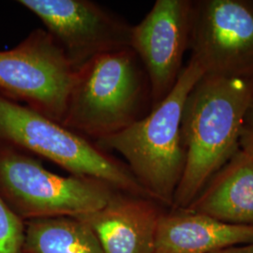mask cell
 Returning <instances> with one entry per match:
<instances>
[{"mask_svg": "<svg viewBox=\"0 0 253 253\" xmlns=\"http://www.w3.org/2000/svg\"><path fill=\"white\" fill-rule=\"evenodd\" d=\"M253 102L252 80L204 75L193 86L181 121L186 165L170 209L188 208L240 149Z\"/></svg>", "mask_w": 253, "mask_h": 253, "instance_id": "6da1fadb", "label": "cell"}, {"mask_svg": "<svg viewBox=\"0 0 253 253\" xmlns=\"http://www.w3.org/2000/svg\"><path fill=\"white\" fill-rule=\"evenodd\" d=\"M151 108L145 69L126 47L99 54L75 71L62 125L96 142L145 118Z\"/></svg>", "mask_w": 253, "mask_h": 253, "instance_id": "7a4b0ae2", "label": "cell"}, {"mask_svg": "<svg viewBox=\"0 0 253 253\" xmlns=\"http://www.w3.org/2000/svg\"><path fill=\"white\" fill-rule=\"evenodd\" d=\"M204 72L190 58L172 91L132 125L95 143L100 150L120 154L136 179L155 201L172 208L185 165L181 121L186 100Z\"/></svg>", "mask_w": 253, "mask_h": 253, "instance_id": "3957f363", "label": "cell"}, {"mask_svg": "<svg viewBox=\"0 0 253 253\" xmlns=\"http://www.w3.org/2000/svg\"><path fill=\"white\" fill-rule=\"evenodd\" d=\"M0 143L46 159L73 175L96 178L119 191L154 200L124 162L61 123L2 95Z\"/></svg>", "mask_w": 253, "mask_h": 253, "instance_id": "277c9868", "label": "cell"}, {"mask_svg": "<svg viewBox=\"0 0 253 253\" xmlns=\"http://www.w3.org/2000/svg\"><path fill=\"white\" fill-rule=\"evenodd\" d=\"M117 190L96 178L50 172L35 156L0 143V195L25 222L88 214Z\"/></svg>", "mask_w": 253, "mask_h": 253, "instance_id": "5b68a950", "label": "cell"}, {"mask_svg": "<svg viewBox=\"0 0 253 253\" xmlns=\"http://www.w3.org/2000/svg\"><path fill=\"white\" fill-rule=\"evenodd\" d=\"M75 70L45 29L0 51V95L62 124Z\"/></svg>", "mask_w": 253, "mask_h": 253, "instance_id": "8992f818", "label": "cell"}, {"mask_svg": "<svg viewBox=\"0 0 253 253\" xmlns=\"http://www.w3.org/2000/svg\"><path fill=\"white\" fill-rule=\"evenodd\" d=\"M190 50L205 75L253 81V0H194Z\"/></svg>", "mask_w": 253, "mask_h": 253, "instance_id": "52a82bcc", "label": "cell"}, {"mask_svg": "<svg viewBox=\"0 0 253 253\" xmlns=\"http://www.w3.org/2000/svg\"><path fill=\"white\" fill-rule=\"evenodd\" d=\"M59 46L76 71L99 54L129 47L127 22L90 0H19Z\"/></svg>", "mask_w": 253, "mask_h": 253, "instance_id": "ba28073f", "label": "cell"}, {"mask_svg": "<svg viewBox=\"0 0 253 253\" xmlns=\"http://www.w3.org/2000/svg\"><path fill=\"white\" fill-rule=\"evenodd\" d=\"M193 10L194 0H157L145 18L131 27L129 47L147 75L152 108L172 91L182 73Z\"/></svg>", "mask_w": 253, "mask_h": 253, "instance_id": "9c48e42d", "label": "cell"}, {"mask_svg": "<svg viewBox=\"0 0 253 253\" xmlns=\"http://www.w3.org/2000/svg\"><path fill=\"white\" fill-rule=\"evenodd\" d=\"M165 209L155 200L117 190L103 208L76 217L90 227L103 253H154Z\"/></svg>", "mask_w": 253, "mask_h": 253, "instance_id": "30bf717a", "label": "cell"}, {"mask_svg": "<svg viewBox=\"0 0 253 253\" xmlns=\"http://www.w3.org/2000/svg\"><path fill=\"white\" fill-rule=\"evenodd\" d=\"M253 243V227L228 224L185 209H165L158 221L154 253H213Z\"/></svg>", "mask_w": 253, "mask_h": 253, "instance_id": "8fae6325", "label": "cell"}, {"mask_svg": "<svg viewBox=\"0 0 253 253\" xmlns=\"http://www.w3.org/2000/svg\"><path fill=\"white\" fill-rule=\"evenodd\" d=\"M185 210L253 227V157L240 148Z\"/></svg>", "mask_w": 253, "mask_h": 253, "instance_id": "7c38bea8", "label": "cell"}, {"mask_svg": "<svg viewBox=\"0 0 253 253\" xmlns=\"http://www.w3.org/2000/svg\"><path fill=\"white\" fill-rule=\"evenodd\" d=\"M22 253H103L90 227L76 217L25 222Z\"/></svg>", "mask_w": 253, "mask_h": 253, "instance_id": "4fadbf2b", "label": "cell"}, {"mask_svg": "<svg viewBox=\"0 0 253 253\" xmlns=\"http://www.w3.org/2000/svg\"><path fill=\"white\" fill-rule=\"evenodd\" d=\"M24 235L25 221L0 195V253H22Z\"/></svg>", "mask_w": 253, "mask_h": 253, "instance_id": "5bb4252c", "label": "cell"}, {"mask_svg": "<svg viewBox=\"0 0 253 253\" xmlns=\"http://www.w3.org/2000/svg\"><path fill=\"white\" fill-rule=\"evenodd\" d=\"M240 148L253 157V126H244L240 140Z\"/></svg>", "mask_w": 253, "mask_h": 253, "instance_id": "9a60e30c", "label": "cell"}, {"mask_svg": "<svg viewBox=\"0 0 253 253\" xmlns=\"http://www.w3.org/2000/svg\"><path fill=\"white\" fill-rule=\"evenodd\" d=\"M253 253V244L228 248V249L217 251L216 253Z\"/></svg>", "mask_w": 253, "mask_h": 253, "instance_id": "2e32d148", "label": "cell"}, {"mask_svg": "<svg viewBox=\"0 0 253 253\" xmlns=\"http://www.w3.org/2000/svg\"><path fill=\"white\" fill-rule=\"evenodd\" d=\"M245 126H253V102L251 108L249 110V112H248V114H247Z\"/></svg>", "mask_w": 253, "mask_h": 253, "instance_id": "e0dca14e", "label": "cell"}]
</instances>
